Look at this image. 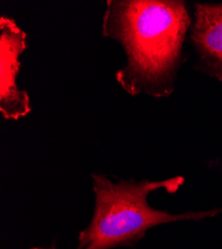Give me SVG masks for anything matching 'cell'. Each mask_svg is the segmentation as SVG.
<instances>
[{
  "label": "cell",
  "instance_id": "1",
  "mask_svg": "<svg viewBox=\"0 0 222 249\" xmlns=\"http://www.w3.org/2000/svg\"><path fill=\"white\" fill-rule=\"evenodd\" d=\"M192 18L181 0H108L103 35L123 46L127 63L116 80L128 94L168 98L185 63Z\"/></svg>",
  "mask_w": 222,
  "mask_h": 249
},
{
  "label": "cell",
  "instance_id": "2",
  "mask_svg": "<svg viewBox=\"0 0 222 249\" xmlns=\"http://www.w3.org/2000/svg\"><path fill=\"white\" fill-rule=\"evenodd\" d=\"M95 207L88 226L79 233L75 249H113L135 246L157 225L198 221L222 213V209L172 214L149 204V196L158 190L176 193L186 179L177 176L164 180L122 179L115 183L103 174H94Z\"/></svg>",
  "mask_w": 222,
  "mask_h": 249
},
{
  "label": "cell",
  "instance_id": "3",
  "mask_svg": "<svg viewBox=\"0 0 222 249\" xmlns=\"http://www.w3.org/2000/svg\"><path fill=\"white\" fill-rule=\"evenodd\" d=\"M27 48L26 33L13 19L0 18V113L6 120H19L31 112L30 97L17 87L20 56Z\"/></svg>",
  "mask_w": 222,
  "mask_h": 249
},
{
  "label": "cell",
  "instance_id": "4",
  "mask_svg": "<svg viewBox=\"0 0 222 249\" xmlns=\"http://www.w3.org/2000/svg\"><path fill=\"white\" fill-rule=\"evenodd\" d=\"M189 40L195 69L222 83V3H195Z\"/></svg>",
  "mask_w": 222,
  "mask_h": 249
},
{
  "label": "cell",
  "instance_id": "5",
  "mask_svg": "<svg viewBox=\"0 0 222 249\" xmlns=\"http://www.w3.org/2000/svg\"><path fill=\"white\" fill-rule=\"evenodd\" d=\"M34 249H40V248H34Z\"/></svg>",
  "mask_w": 222,
  "mask_h": 249
}]
</instances>
